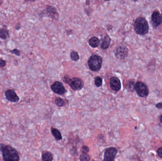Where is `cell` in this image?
<instances>
[{"instance_id": "52a82bcc", "label": "cell", "mask_w": 162, "mask_h": 161, "mask_svg": "<svg viewBox=\"0 0 162 161\" xmlns=\"http://www.w3.org/2000/svg\"><path fill=\"white\" fill-rule=\"evenodd\" d=\"M51 88L54 92L60 95L64 94L65 92V88L63 85L58 81L55 82L54 83L51 85Z\"/></svg>"}, {"instance_id": "4316f807", "label": "cell", "mask_w": 162, "mask_h": 161, "mask_svg": "<svg viewBox=\"0 0 162 161\" xmlns=\"http://www.w3.org/2000/svg\"><path fill=\"white\" fill-rule=\"evenodd\" d=\"M160 121H161V123H162V114L160 116Z\"/></svg>"}, {"instance_id": "f546056e", "label": "cell", "mask_w": 162, "mask_h": 161, "mask_svg": "<svg viewBox=\"0 0 162 161\" xmlns=\"http://www.w3.org/2000/svg\"><path fill=\"white\" fill-rule=\"evenodd\" d=\"M25 1H30V0H25Z\"/></svg>"}, {"instance_id": "5b68a950", "label": "cell", "mask_w": 162, "mask_h": 161, "mask_svg": "<svg viewBox=\"0 0 162 161\" xmlns=\"http://www.w3.org/2000/svg\"><path fill=\"white\" fill-rule=\"evenodd\" d=\"M68 84L74 90L81 89L84 86V82L79 78H74L73 79H69Z\"/></svg>"}, {"instance_id": "ba28073f", "label": "cell", "mask_w": 162, "mask_h": 161, "mask_svg": "<svg viewBox=\"0 0 162 161\" xmlns=\"http://www.w3.org/2000/svg\"><path fill=\"white\" fill-rule=\"evenodd\" d=\"M6 98L9 101L13 103L18 102L20 100V98L18 96L14 90L12 89H8L6 91L5 93Z\"/></svg>"}, {"instance_id": "7a4b0ae2", "label": "cell", "mask_w": 162, "mask_h": 161, "mask_svg": "<svg viewBox=\"0 0 162 161\" xmlns=\"http://www.w3.org/2000/svg\"><path fill=\"white\" fill-rule=\"evenodd\" d=\"M134 29L137 34L145 35L148 32L149 29L148 23L143 18H138L134 23Z\"/></svg>"}, {"instance_id": "6da1fadb", "label": "cell", "mask_w": 162, "mask_h": 161, "mask_svg": "<svg viewBox=\"0 0 162 161\" xmlns=\"http://www.w3.org/2000/svg\"><path fill=\"white\" fill-rule=\"evenodd\" d=\"M0 151L5 161H18L20 160L19 153L12 146L0 143Z\"/></svg>"}, {"instance_id": "484cf974", "label": "cell", "mask_w": 162, "mask_h": 161, "mask_svg": "<svg viewBox=\"0 0 162 161\" xmlns=\"http://www.w3.org/2000/svg\"><path fill=\"white\" fill-rule=\"evenodd\" d=\"M156 107L158 109H162V102L158 103L156 105Z\"/></svg>"}, {"instance_id": "8fae6325", "label": "cell", "mask_w": 162, "mask_h": 161, "mask_svg": "<svg viewBox=\"0 0 162 161\" xmlns=\"http://www.w3.org/2000/svg\"><path fill=\"white\" fill-rule=\"evenodd\" d=\"M152 20L154 24H155L156 26L160 25L162 21V18L161 14L157 11H154L152 16Z\"/></svg>"}, {"instance_id": "cb8c5ba5", "label": "cell", "mask_w": 162, "mask_h": 161, "mask_svg": "<svg viewBox=\"0 0 162 161\" xmlns=\"http://www.w3.org/2000/svg\"><path fill=\"white\" fill-rule=\"evenodd\" d=\"M6 64V63L5 61L2 59H0V67H5Z\"/></svg>"}, {"instance_id": "30bf717a", "label": "cell", "mask_w": 162, "mask_h": 161, "mask_svg": "<svg viewBox=\"0 0 162 161\" xmlns=\"http://www.w3.org/2000/svg\"><path fill=\"white\" fill-rule=\"evenodd\" d=\"M110 85L113 91H119L121 89L120 79L117 77H112L110 79Z\"/></svg>"}, {"instance_id": "2e32d148", "label": "cell", "mask_w": 162, "mask_h": 161, "mask_svg": "<svg viewBox=\"0 0 162 161\" xmlns=\"http://www.w3.org/2000/svg\"><path fill=\"white\" fill-rule=\"evenodd\" d=\"M42 159L44 161H51L53 160V156L50 152H47L44 153L42 155Z\"/></svg>"}, {"instance_id": "9a60e30c", "label": "cell", "mask_w": 162, "mask_h": 161, "mask_svg": "<svg viewBox=\"0 0 162 161\" xmlns=\"http://www.w3.org/2000/svg\"><path fill=\"white\" fill-rule=\"evenodd\" d=\"M51 132L52 133L53 135L54 136L55 138L57 139L58 140H62V137L61 135V133H60V131L58 130H57L56 129H52L51 130Z\"/></svg>"}, {"instance_id": "603a6c76", "label": "cell", "mask_w": 162, "mask_h": 161, "mask_svg": "<svg viewBox=\"0 0 162 161\" xmlns=\"http://www.w3.org/2000/svg\"><path fill=\"white\" fill-rule=\"evenodd\" d=\"M11 53H13V54H16V55H17V56H20V53H20V51H19V50H18V49H14V50H12V51H11Z\"/></svg>"}, {"instance_id": "4fadbf2b", "label": "cell", "mask_w": 162, "mask_h": 161, "mask_svg": "<svg viewBox=\"0 0 162 161\" xmlns=\"http://www.w3.org/2000/svg\"><path fill=\"white\" fill-rule=\"evenodd\" d=\"M9 37V33L7 29L5 28L0 29V37L2 39H6Z\"/></svg>"}, {"instance_id": "d6986e66", "label": "cell", "mask_w": 162, "mask_h": 161, "mask_svg": "<svg viewBox=\"0 0 162 161\" xmlns=\"http://www.w3.org/2000/svg\"><path fill=\"white\" fill-rule=\"evenodd\" d=\"M102 79L101 77H96L95 79V84L97 87H100L102 85Z\"/></svg>"}, {"instance_id": "9c48e42d", "label": "cell", "mask_w": 162, "mask_h": 161, "mask_svg": "<svg viewBox=\"0 0 162 161\" xmlns=\"http://www.w3.org/2000/svg\"><path fill=\"white\" fill-rule=\"evenodd\" d=\"M115 54L118 58L120 59H124L127 56L128 50L126 47H119L116 50Z\"/></svg>"}, {"instance_id": "d4e9b609", "label": "cell", "mask_w": 162, "mask_h": 161, "mask_svg": "<svg viewBox=\"0 0 162 161\" xmlns=\"http://www.w3.org/2000/svg\"><path fill=\"white\" fill-rule=\"evenodd\" d=\"M157 153L158 156L162 158V147H160L157 150Z\"/></svg>"}, {"instance_id": "5bb4252c", "label": "cell", "mask_w": 162, "mask_h": 161, "mask_svg": "<svg viewBox=\"0 0 162 161\" xmlns=\"http://www.w3.org/2000/svg\"><path fill=\"white\" fill-rule=\"evenodd\" d=\"M110 41H111V40H110L109 37H105L104 39V40L102 41L101 43V47L102 48V49L104 50H105L106 49L108 48L110 46Z\"/></svg>"}, {"instance_id": "ffe728a7", "label": "cell", "mask_w": 162, "mask_h": 161, "mask_svg": "<svg viewBox=\"0 0 162 161\" xmlns=\"http://www.w3.org/2000/svg\"><path fill=\"white\" fill-rule=\"evenodd\" d=\"M71 58L74 61H77L79 58V56L77 52L73 51L71 53Z\"/></svg>"}, {"instance_id": "7c38bea8", "label": "cell", "mask_w": 162, "mask_h": 161, "mask_svg": "<svg viewBox=\"0 0 162 161\" xmlns=\"http://www.w3.org/2000/svg\"><path fill=\"white\" fill-rule=\"evenodd\" d=\"M89 43L91 47L94 48L96 47L99 46L100 44V41L96 37H93L90 39Z\"/></svg>"}, {"instance_id": "ac0fdd59", "label": "cell", "mask_w": 162, "mask_h": 161, "mask_svg": "<svg viewBox=\"0 0 162 161\" xmlns=\"http://www.w3.org/2000/svg\"><path fill=\"white\" fill-rule=\"evenodd\" d=\"M55 102H56V105L58 106H59V107L63 106L64 104H65L64 100L62 99L61 98H59V97H58V98H56V100H55Z\"/></svg>"}, {"instance_id": "4dcf8cb0", "label": "cell", "mask_w": 162, "mask_h": 161, "mask_svg": "<svg viewBox=\"0 0 162 161\" xmlns=\"http://www.w3.org/2000/svg\"><path fill=\"white\" fill-rule=\"evenodd\" d=\"M106 1H110V0H106Z\"/></svg>"}, {"instance_id": "44dd1931", "label": "cell", "mask_w": 162, "mask_h": 161, "mask_svg": "<svg viewBox=\"0 0 162 161\" xmlns=\"http://www.w3.org/2000/svg\"><path fill=\"white\" fill-rule=\"evenodd\" d=\"M80 159L81 161H89L90 160L89 156L87 155V153H84L81 155Z\"/></svg>"}, {"instance_id": "83f0119b", "label": "cell", "mask_w": 162, "mask_h": 161, "mask_svg": "<svg viewBox=\"0 0 162 161\" xmlns=\"http://www.w3.org/2000/svg\"><path fill=\"white\" fill-rule=\"evenodd\" d=\"M2 0H0V5H2Z\"/></svg>"}, {"instance_id": "f1b7e54d", "label": "cell", "mask_w": 162, "mask_h": 161, "mask_svg": "<svg viewBox=\"0 0 162 161\" xmlns=\"http://www.w3.org/2000/svg\"><path fill=\"white\" fill-rule=\"evenodd\" d=\"M133 1H137V0H133Z\"/></svg>"}, {"instance_id": "7402d4cb", "label": "cell", "mask_w": 162, "mask_h": 161, "mask_svg": "<svg viewBox=\"0 0 162 161\" xmlns=\"http://www.w3.org/2000/svg\"><path fill=\"white\" fill-rule=\"evenodd\" d=\"M82 151L83 153H87L89 151V148H88L87 146H84L82 147Z\"/></svg>"}, {"instance_id": "277c9868", "label": "cell", "mask_w": 162, "mask_h": 161, "mask_svg": "<svg viewBox=\"0 0 162 161\" xmlns=\"http://www.w3.org/2000/svg\"><path fill=\"white\" fill-rule=\"evenodd\" d=\"M135 89L137 95L141 97H146L149 94V90L147 85L141 81H138L135 84Z\"/></svg>"}, {"instance_id": "e0dca14e", "label": "cell", "mask_w": 162, "mask_h": 161, "mask_svg": "<svg viewBox=\"0 0 162 161\" xmlns=\"http://www.w3.org/2000/svg\"><path fill=\"white\" fill-rule=\"evenodd\" d=\"M135 84L133 81H130L128 82L127 87V89H128L131 92H133L135 89Z\"/></svg>"}, {"instance_id": "8992f818", "label": "cell", "mask_w": 162, "mask_h": 161, "mask_svg": "<svg viewBox=\"0 0 162 161\" xmlns=\"http://www.w3.org/2000/svg\"><path fill=\"white\" fill-rule=\"evenodd\" d=\"M117 150L114 147H110L107 149L104 155V161H112L115 158Z\"/></svg>"}, {"instance_id": "3957f363", "label": "cell", "mask_w": 162, "mask_h": 161, "mask_svg": "<svg viewBox=\"0 0 162 161\" xmlns=\"http://www.w3.org/2000/svg\"><path fill=\"white\" fill-rule=\"evenodd\" d=\"M102 63V58L97 55H91L88 61V66L93 72L99 71L101 68Z\"/></svg>"}]
</instances>
